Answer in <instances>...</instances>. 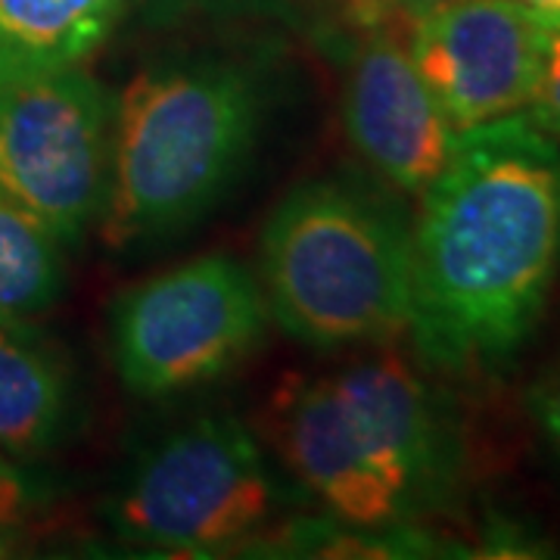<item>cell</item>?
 <instances>
[{
    "label": "cell",
    "mask_w": 560,
    "mask_h": 560,
    "mask_svg": "<svg viewBox=\"0 0 560 560\" xmlns=\"http://www.w3.org/2000/svg\"><path fill=\"white\" fill-rule=\"evenodd\" d=\"M408 334L430 368L482 374L539 327L560 259V143L523 113L458 131L420 194Z\"/></svg>",
    "instance_id": "6da1fadb"
},
{
    "label": "cell",
    "mask_w": 560,
    "mask_h": 560,
    "mask_svg": "<svg viewBox=\"0 0 560 560\" xmlns=\"http://www.w3.org/2000/svg\"><path fill=\"white\" fill-rule=\"evenodd\" d=\"M268 433L287 470L355 529L411 526L458 482L455 423L396 352L283 383Z\"/></svg>",
    "instance_id": "7a4b0ae2"
},
{
    "label": "cell",
    "mask_w": 560,
    "mask_h": 560,
    "mask_svg": "<svg viewBox=\"0 0 560 560\" xmlns=\"http://www.w3.org/2000/svg\"><path fill=\"white\" fill-rule=\"evenodd\" d=\"M261 103L256 72L241 62L143 69L116 103L103 241H160L212 209L256 143Z\"/></svg>",
    "instance_id": "3957f363"
},
{
    "label": "cell",
    "mask_w": 560,
    "mask_h": 560,
    "mask_svg": "<svg viewBox=\"0 0 560 560\" xmlns=\"http://www.w3.org/2000/svg\"><path fill=\"white\" fill-rule=\"evenodd\" d=\"M268 318L334 349L396 340L411 320V243L396 212L330 180L290 190L259 243Z\"/></svg>",
    "instance_id": "277c9868"
},
{
    "label": "cell",
    "mask_w": 560,
    "mask_h": 560,
    "mask_svg": "<svg viewBox=\"0 0 560 560\" xmlns=\"http://www.w3.org/2000/svg\"><path fill=\"white\" fill-rule=\"evenodd\" d=\"M280 501L259 440L237 418L209 411L140 452L113 495L109 521L125 541L212 555L253 539Z\"/></svg>",
    "instance_id": "5b68a950"
},
{
    "label": "cell",
    "mask_w": 560,
    "mask_h": 560,
    "mask_svg": "<svg viewBox=\"0 0 560 560\" xmlns=\"http://www.w3.org/2000/svg\"><path fill=\"white\" fill-rule=\"evenodd\" d=\"M265 324L259 280L231 256H200L119 293L109 355L131 396L165 399L241 364Z\"/></svg>",
    "instance_id": "8992f818"
},
{
    "label": "cell",
    "mask_w": 560,
    "mask_h": 560,
    "mask_svg": "<svg viewBox=\"0 0 560 560\" xmlns=\"http://www.w3.org/2000/svg\"><path fill=\"white\" fill-rule=\"evenodd\" d=\"M116 103L84 69L0 88V194L38 215L62 243L101 215Z\"/></svg>",
    "instance_id": "52a82bcc"
},
{
    "label": "cell",
    "mask_w": 560,
    "mask_h": 560,
    "mask_svg": "<svg viewBox=\"0 0 560 560\" xmlns=\"http://www.w3.org/2000/svg\"><path fill=\"white\" fill-rule=\"evenodd\" d=\"M411 20V60L455 131L514 116L533 103L551 35L536 7L452 0Z\"/></svg>",
    "instance_id": "ba28073f"
},
{
    "label": "cell",
    "mask_w": 560,
    "mask_h": 560,
    "mask_svg": "<svg viewBox=\"0 0 560 560\" xmlns=\"http://www.w3.org/2000/svg\"><path fill=\"white\" fill-rule=\"evenodd\" d=\"M346 135L374 175L401 194H423L452 156L458 131L393 32H371L349 62Z\"/></svg>",
    "instance_id": "9c48e42d"
},
{
    "label": "cell",
    "mask_w": 560,
    "mask_h": 560,
    "mask_svg": "<svg viewBox=\"0 0 560 560\" xmlns=\"http://www.w3.org/2000/svg\"><path fill=\"white\" fill-rule=\"evenodd\" d=\"M125 0H0V88L79 69L113 35Z\"/></svg>",
    "instance_id": "30bf717a"
},
{
    "label": "cell",
    "mask_w": 560,
    "mask_h": 560,
    "mask_svg": "<svg viewBox=\"0 0 560 560\" xmlns=\"http://www.w3.org/2000/svg\"><path fill=\"white\" fill-rule=\"evenodd\" d=\"M69 374L47 342L20 320H0V445L32 455L60 440Z\"/></svg>",
    "instance_id": "8fae6325"
},
{
    "label": "cell",
    "mask_w": 560,
    "mask_h": 560,
    "mask_svg": "<svg viewBox=\"0 0 560 560\" xmlns=\"http://www.w3.org/2000/svg\"><path fill=\"white\" fill-rule=\"evenodd\" d=\"M60 243L38 215L0 194V320L54 305L62 287Z\"/></svg>",
    "instance_id": "7c38bea8"
},
{
    "label": "cell",
    "mask_w": 560,
    "mask_h": 560,
    "mask_svg": "<svg viewBox=\"0 0 560 560\" xmlns=\"http://www.w3.org/2000/svg\"><path fill=\"white\" fill-rule=\"evenodd\" d=\"M536 128L560 143V32L551 28L548 47H545V66H541L536 97L523 113Z\"/></svg>",
    "instance_id": "4fadbf2b"
},
{
    "label": "cell",
    "mask_w": 560,
    "mask_h": 560,
    "mask_svg": "<svg viewBox=\"0 0 560 560\" xmlns=\"http://www.w3.org/2000/svg\"><path fill=\"white\" fill-rule=\"evenodd\" d=\"M529 411H533V420L548 442V448L560 460V361L533 386Z\"/></svg>",
    "instance_id": "5bb4252c"
},
{
    "label": "cell",
    "mask_w": 560,
    "mask_h": 560,
    "mask_svg": "<svg viewBox=\"0 0 560 560\" xmlns=\"http://www.w3.org/2000/svg\"><path fill=\"white\" fill-rule=\"evenodd\" d=\"M25 504H28V492L20 477H13L10 467H0V529L16 526L22 521ZM3 545L7 541L0 539V555H3Z\"/></svg>",
    "instance_id": "9a60e30c"
},
{
    "label": "cell",
    "mask_w": 560,
    "mask_h": 560,
    "mask_svg": "<svg viewBox=\"0 0 560 560\" xmlns=\"http://www.w3.org/2000/svg\"><path fill=\"white\" fill-rule=\"evenodd\" d=\"M396 7H401L408 16H420V13H427V10H436L442 3H452V0H393Z\"/></svg>",
    "instance_id": "2e32d148"
},
{
    "label": "cell",
    "mask_w": 560,
    "mask_h": 560,
    "mask_svg": "<svg viewBox=\"0 0 560 560\" xmlns=\"http://www.w3.org/2000/svg\"><path fill=\"white\" fill-rule=\"evenodd\" d=\"M541 20H545V25L548 28H555V32H560V10H539Z\"/></svg>",
    "instance_id": "e0dca14e"
},
{
    "label": "cell",
    "mask_w": 560,
    "mask_h": 560,
    "mask_svg": "<svg viewBox=\"0 0 560 560\" xmlns=\"http://www.w3.org/2000/svg\"><path fill=\"white\" fill-rule=\"evenodd\" d=\"M521 3H529L536 10H555L558 7V0H521Z\"/></svg>",
    "instance_id": "ac0fdd59"
},
{
    "label": "cell",
    "mask_w": 560,
    "mask_h": 560,
    "mask_svg": "<svg viewBox=\"0 0 560 560\" xmlns=\"http://www.w3.org/2000/svg\"><path fill=\"white\" fill-rule=\"evenodd\" d=\"M555 10H560V0H558V7H555Z\"/></svg>",
    "instance_id": "d6986e66"
},
{
    "label": "cell",
    "mask_w": 560,
    "mask_h": 560,
    "mask_svg": "<svg viewBox=\"0 0 560 560\" xmlns=\"http://www.w3.org/2000/svg\"><path fill=\"white\" fill-rule=\"evenodd\" d=\"M0 467H7V464H3V460H0Z\"/></svg>",
    "instance_id": "ffe728a7"
},
{
    "label": "cell",
    "mask_w": 560,
    "mask_h": 560,
    "mask_svg": "<svg viewBox=\"0 0 560 560\" xmlns=\"http://www.w3.org/2000/svg\"><path fill=\"white\" fill-rule=\"evenodd\" d=\"M197 3H206V0H197Z\"/></svg>",
    "instance_id": "44dd1931"
}]
</instances>
